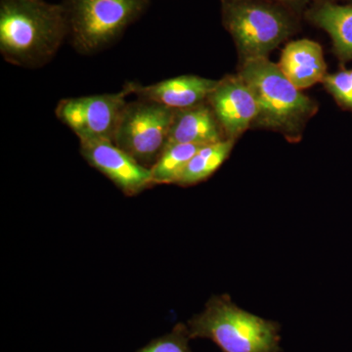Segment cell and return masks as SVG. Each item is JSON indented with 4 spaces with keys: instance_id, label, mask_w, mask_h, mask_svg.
I'll return each mask as SVG.
<instances>
[{
    "instance_id": "11",
    "label": "cell",
    "mask_w": 352,
    "mask_h": 352,
    "mask_svg": "<svg viewBox=\"0 0 352 352\" xmlns=\"http://www.w3.org/2000/svg\"><path fill=\"white\" fill-rule=\"evenodd\" d=\"M223 132L214 111L204 102L175 111L166 144H212L224 140Z\"/></svg>"
},
{
    "instance_id": "7",
    "label": "cell",
    "mask_w": 352,
    "mask_h": 352,
    "mask_svg": "<svg viewBox=\"0 0 352 352\" xmlns=\"http://www.w3.org/2000/svg\"><path fill=\"white\" fill-rule=\"evenodd\" d=\"M126 88L118 94L90 95L63 99L58 103V120L87 141H112L120 117L126 108Z\"/></svg>"
},
{
    "instance_id": "8",
    "label": "cell",
    "mask_w": 352,
    "mask_h": 352,
    "mask_svg": "<svg viewBox=\"0 0 352 352\" xmlns=\"http://www.w3.org/2000/svg\"><path fill=\"white\" fill-rule=\"evenodd\" d=\"M80 152L90 166L107 176L127 196L136 195L154 185L151 170L138 163L112 141L80 142Z\"/></svg>"
},
{
    "instance_id": "2",
    "label": "cell",
    "mask_w": 352,
    "mask_h": 352,
    "mask_svg": "<svg viewBox=\"0 0 352 352\" xmlns=\"http://www.w3.org/2000/svg\"><path fill=\"white\" fill-rule=\"evenodd\" d=\"M239 76L256 97L258 107L256 120L261 126L294 134L316 112V104L267 57L245 59Z\"/></svg>"
},
{
    "instance_id": "13",
    "label": "cell",
    "mask_w": 352,
    "mask_h": 352,
    "mask_svg": "<svg viewBox=\"0 0 352 352\" xmlns=\"http://www.w3.org/2000/svg\"><path fill=\"white\" fill-rule=\"evenodd\" d=\"M308 19L327 32L338 54L352 58V6L323 2L307 14Z\"/></svg>"
},
{
    "instance_id": "14",
    "label": "cell",
    "mask_w": 352,
    "mask_h": 352,
    "mask_svg": "<svg viewBox=\"0 0 352 352\" xmlns=\"http://www.w3.org/2000/svg\"><path fill=\"white\" fill-rule=\"evenodd\" d=\"M234 141L226 138L217 143L203 146L190 160L177 184L188 186L210 177L230 155Z\"/></svg>"
},
{
    "instance_id": "10",
    "label": "cell",
    "mask_w": 352,
    "mask_h": 352,
    "mask_svg": "<svg viewBox=\"0 0 352 352\" xmlns=\"http://www.w3.org/2000/svg\"><path fill=\"white\" fill-rule=\"evenodd\" d=\"M219 80L198 76H180L150 85L129 82L124 85L129 94L162 104L173 110L194 107L207 101Z\"/></svg>"
},
{
    "instance_id": "9",
    "label": "cell",
    "mask_w": 352,
    "mask_h": 352,
    "mask_svg": "<svg viewBox=\"0 0 352 352\" xmlns=\"http://www.w3.org/2000/svg\"><path fill=\"white\" fill-rule=\"evenodd\" d=\"M207 101L227 138L233 140L242 135L258 118L256 97L240 76L219 80Z\"/></svg>"
},
{
    "instance_id": "12",
    "label": "cell",
    "mask_w": 352,
    "mask_h": 352,
    "mask_svg": "<svg viewBox=\"0 0 352 352\" xmlns=\"http://www.w3.org/2000/svg\"><path fill=\"white\" fill-rule=\"evenodd\" d=\"M278 66L300 90L312 87L326 76L320 44L310 39H298L287 44Z\"/></svg>"
},
{
    "instance_id": "5",
    "label": "cell",
    "mask_w": 352,
    "mask_h": 352,
    "mask_svg": "<svg viewBox=\"0 0 352 352\" xmlns=\"http://www.w3.org/2000/svg\"><path fill=\"white\" fill-rule=\"evenodd\" d=\"M222 15L245 59L267 57L294 31L289 14L263 0H222Z\"/></svg>"
},
{
    "instance_id": "1",
    "label": "cell",
    "mask_w": 352,
    "mask_h": 352,
    "mask_svg": "<svg viewBox=\"0 0 352 352\" xmlns=\"http://www.w3.org/2000/svg\"><path fill=\"white\" fill-rule=\"evenodd\" d=\"M69 24L63 4L44 0L0 1V52L7 62L38 68L56 54Z\"/></svg>"
},
{
    "instance_id": "16",
    "label": "cell",
    "mask_w": 352,
    "mask_h": 352,
    "mask_svg": "<svg viewBox=\"0 0 352 352\" xmlns=\"http://www.w3.org/2000/svg\"><path fill=\"white\" fill-rule=\"evenodd\" d=\"M323 82L337 100L352 108V71L326 75Z\"/></svg>"
},
{
    "instance_id": "17",
    "label": "cell",
    "mask_w": 352,
    "mask_h": 352,
    "mask_svg": "<svg viewBox=\"0 0 352 352\" xmlns=\"http://www.w3.org/2000/svg\"><path fill=\"white\" fill-rule=\"evenodd\" d=\"M140 352H190L184 340L178 337H168L157 340Z\"/></svg>"
},
{
    "instance_id": "18",
    "label": "cell",
    "mask_w": 352,
    "mask_h": 352,
    "mask_svg": "<svg viewBox=\"0 0 352 352\" xmlns=\"http://www.w3.org/2000/svg\"><path fill=\"white\" fill-rule=\"evenodd\" d=\"M277 1L284 2V3H303V2H307L308 0H277Z\"/></svg>"
},
{
    "instance_id": "15",
    "label": "cell",
    "mask_w": 352,
    "mask_h": 352,
    "mask_svg": "<svg viewBox=\"0 0 352 352\" xmlns=\"http://www.w3.org/2000/svg\"><path fill=\"white\" fill-rule=\"evenodd\" d=\"M201 147V145L182 143L166 144L151 168L153 184H177L190 160Z\"/></svg>"
},
{
    "instance_id": "4",
    "label": "cell",
    "mask_w": 352,
    "mask_h": 352,
    "mask_svg": "<svg viewBox=\"0 0 352 352\" xmlns=\"http://www.w3.org/2000/svg\"><path fill=\"white\" fill-rule=\"evenodd\" d=\"M149 0H65L69 36L78 52L103 50L144 12Z\"/></svg>"
},
{
    "instance_id": "6",
    "label": "cell",
    "mask_w": 352,
    "mask_h": 352,
    "mask_svg": "<svg viewBox=\"0 0 352 352\" xmlns=\"http://www.w3.org/2000/svg\"><path fill=\"white\" fill-rule=\"evenodd\" d=\"M175 111L145 99L127 103L113 144L151 170L168 142Z\"/></svg>"
},
{
    "instance_id": "3",
    "label": "cell",
    "mask_w": 352,
    "mask_h": 352,
    "mask_svg": "<svg viewBox=\"0 0 352 352\" xmlns=\"http://www.w3.org/2000/svg\"><path fill=\"white\" fill-rule=\"evenodd\" d=\"M194 337L214 340L226 352H275L274 324L240 309L226 298H215L191 323Z\"/></svg>"
}]
</instances>
